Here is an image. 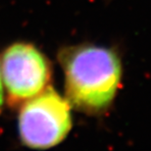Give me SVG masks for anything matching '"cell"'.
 Returning a JSON list of instances; mask_svg holds the SVG:
<instances>
[{
    "mask_svg": "<svg viewBox=\"0 0 151 151\" xmlns=\"http://www.w3.org/2000/svg\"><path fill=\"white\" fill-rule=\"evenodd\" d=\"M3 105V87H2V80H1V72H0V109Z\"/></svg>",
    "mask_w": 151,
    "mask_h": 151,
    "instance_id": "4",
    "label": "cell"
},
{
    "mask_svg": "<svg viewBox=\"0 0 151 151\" xmlns=\"http://www.w3.org/2000/svg\"><path fill=\"white\" fill-rule=\"evenodd\" d=\"M71 105L51 86L29 98L21 110V138L32 148H50L66 138L72 129Z\"/></svg>",
    "mask_w": 151,
    "mask_h": 151,
    "instance_id": "2",
    "label": "cell"
},
{
    "mask_svg": "<svg viewBox=\"0 0 151 151\" xmlns=\"http://www.w3.org/2000/svg\"><path fill=\"white\" fill-rule=\"evenodd\" d=\"M2 78L9 96L15 101L38 94L50 80L46 58L29 44H14L2 58Z\"/></svg>",
    "mask_w": 151,
    "mask_h": 151,
    "instance_id": "3",
    "label": "cell"
},
{
    "mask_svg": "<svg viewBox=\"0 0 151 151\" xmlns=\"http://www.w3.org/2000/svg\"><path fill=\"white\" fill-rule=\"evenodd\" d=\"M59 59L70 105L87 115L107 112L122 82L123 68L118 53L86 43L64 49Z\"/></svg>",
    "mask_w": 151,
    "mask_h": 151,
    "instance_id": "1",
    "label": "cell"
}]
</instances>
